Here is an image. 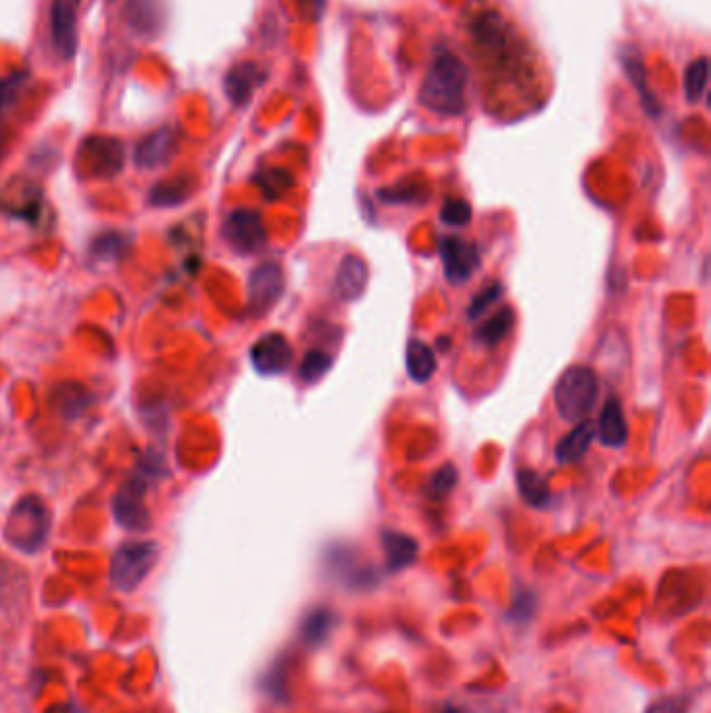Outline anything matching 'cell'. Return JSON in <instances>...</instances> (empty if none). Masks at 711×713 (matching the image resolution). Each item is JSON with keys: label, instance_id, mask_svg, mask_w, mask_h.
<instances>
[{"label": "cell", "instance_id": "1f68e13d", "mask_svg": "<svg viewBox=\"0 0 711 713\" xmlns=\"http://www.w3.org/2000/svg\"><path fill=\"white\" fill-rule=\"evenodd\" d=\"M534 611H536V595L530 588H522L511 599L509 620L516 624H528L534 618Z\"/></svg>", "mask_w": 711, "mask_h": 713}, {"label": "cell", "instance_id": "5b68a950", "mask_svg": "<svg viewBox=\"0 0 711 713\" xmlns=\"http://www.w3.org/2000/svg\"><path fill=\"white\" fill-rule=\"evenodd\" d=\"M124 144L109 136H88L78 151L80 174L94 180L115 178L124 169Z\"/></svg>", "mask_w": 711, "mask_h": 713}, {"label": "cell", "instance_id": "6da1fadb", "mask_svg": "<svg viewBox=\"0 0 711 713\" xmlns=\"http://www.w3.org/2000/svg\"><path fill=\"white\" fill-rule=\"evenodd\" d=\"M470 71L453 53H440L422 82L420 101L426 109L438 115H461L465 111V88Z\"/></svg>", "mask_w": 711, "mask_h": 713}, {"label": "cell", "instance_id": "ab89813d", "mask_svg": "<svg viewBox=\"0 0 711 713\" xmlns=\"http://www.w3.org/2000/svg\"><path fill=\"white\" fill-rule=\"evenodd\" d=\"M111 3H113V0H111Z\"/></svg>", "mask_w": 711, "mask_h": 713}, {"label": "cell", "instance_id": "277c9868", "mask_svg": "<svg viewBox=\"0 0 711 713\" xmlns=\"http://www.w3.org/2000/svg\"><path fill=\"white\" fill-rule=\"evenodd\" d=\"M159 555L161 549L155 540H128V543L119 545L109 568L113 588L121 593H132L155 570Z\"/></svg>", "mask_w": 711, "mask_h": 713}, {"label": "cell", "instance_id": "44dd1931", "mask_svg": "<svg viewBox=\"0 0 711 713\" xmlns=\"http://www.w3.org/2000/svg\"><path fill=\"white\" fill-rule=\"evenodd\" d=\"M194 192V180L190 176H174L157 182L149 192V203L153 207H178L184 205Z\"/></svg>", "mask_w": 711, "mask_h": 713}, {"label": "cell", "instance_id": "30bf717a", "mask_svg": "<svg viewBox=\"0 0 711 713\" xmlns=\"http://www.w3.org/2000/svg\"><path fill=\"white\" fill-rule=\"evenodd\" d=\"M284 292V272L274 261L257 265L249 278V311L263 315L272 309Z\"/></svg>", "mask_w": 711, "mask_h": 713}, {"label": "cell", "instance_id": "9c48e42d", "mask_svg": "<svg viewBox=\"0 0 711 713\" xmlns=\"http://www.w3.org/2000/svg\"><path fill=\"white\" fill-rule=\"evenodd\" d=\"M438 253H440V261H443L445 278L453 286L468 284L476 274V269L480 267L476 244L463 238L457 236L440 238Z\"/></svg>", "mask_w": 711, "mask_h": 713}, {"label": "cell", "instance_id": "8fae6325", "mask_svg": "<svg viewBox=\"0 0 711 713\" xmlns=\"http://www.w3.org/2000/svg\"><path fill=\"white\" fill-rule=\"evenodd\" d=\"M251 365L259 376H280L292 365V347L284 334L261 336L251 347Z\"/></svg>", "mask_w": 711, "mask_h": 713}, {"label": "cell", "instance_id": "cb8c5ba5", "mask_svg": "<svg viewBox=\"0 0 711 713\" xmlns=\"http://www.w3.org/2000/svg\"><path fill=\"white\" fill-rule=\"evenodd\" d=\"M336 624L334 613L328 607H317L307 613V618L303 620L301 626V636L305 645L309 647H320L328 641V636Z\"/></svg>", "mask_w": 711, "mask_h": 713}, {"label": "cell", "instance_id": "ac0fdd59", "mask_svg": "<svg viewBox=\"0 0 711 713\" xmlns=\"http://www.w3.org/2000/svg\"><path fill=\"white\" fill-rule=\"evenodd\" d=\"M94 397L90 395V390L78 382H63L55 386L51 395V409L59 413L65 420H76V417L84 415Z\"/></svg>", "mask_w": 711, "mask_h": 713}, {"label": "cell", "instance_id": "5bb4252c", "mask_svg": "<svg viewBox=\"0 0 711 713\" xmlns=\"http://www.w3.org/2000/svg\"><path fill=\"white\" fill-rule=\"evenodd\" d=\"M178 149L176 132L171 128H159L144 136L134 149V163L140 169H157L174 159Z\"/></svg>", "mask_w": 711, "mask_h": 713}, {"label": "cell", "instance_id": "e0dca14e", "mask_svg": "<svg viewBox=\"0 0 711 713\" xmlns=\"http://www.w3.org/2000/svg\"><path fill=\"white\" fill-rule=\"evenodd\" d=\"M597 428V436L601 440V445L611 447V449H620L624 447V442L628 438V424H626V415H624V407L622 401L618 397H609Z\"/></svg>", "mask_w": 711, "mask_h": 713}, {"label": "cell", "instance_id": "4fadbf2b", "mask_svg": "<svg viewBox=\"0 0 711 713\" xmlns=\"http://www.w3.org/2000/svg\"><path fill=\"white\" fill-rule=\"evenodd\" d=\"M267 71L253 61L234 65L224 78V92L234 107H247L255 92L265 84Z\"/></svg>", "mask_w": 711, "mask_h": 713}, {"label": "cell", "instance_id": "4dcf8cb0", "mask_svg": "<svg viewBox=\"0 0 711 713\" xmlns=\"http://www.w3.org/2000/svg\"><path fill=\"white\" fill-rule=\"evenodd\" d=\"M459 482V474H457V467L447 463L440 467L438 472L432 474V478L428 480L426 484V497L432 499V501H440V499H445L451 490L457 486Z\"/></svg>", "mask_w": 711, "mask_h": 713}, {"label": "cell", "instance_id": "836d02e7", "mask_svg": "<svg viewBox=\"0 0 711 713\" xmlns=\"http://www.w3.org/2000/svg\"><path fill=\"white\" fill-rule=\"evenodd\" d=\"M440 219L447 226H468L472 221V207L463 199H447L440 207Z\"/></svg>", "mask_w": 711, "mask_h": 713}, {"label": "cell", "instance_id": "83f0119b", "mask_svg": "<svg viewBox=\"0 0 711 713\" xmlns=\"http://www.w3.org/2000/svg\"><path fill=\"white\" fill-rule=\"evenodd\" d=\"M707 78H709V61L707 57L695 59L684 73V90H686V101L697 103L703 98L707 90Z\"/></svg>", "mask_w": 711, "mask_h": 713}, {"label": "cell", "instance_id": "3957f363", "mask_svg": "<svg viewBox=\"0 0 711 713\" xmlns=\"http://www.w3.org/2000/svg\"><path fill=\"white\" fill-rule=\"evenodd\" d=\"M599 395L597 374L586 365H576L555 384V407L561 420L570 424L584 422V417L595 409Z\"/></svg>", "mask_w": 711, "mask_h": 713}, {"label": "cell", "instance_id": "d590c367", "mask_svg": "<svg viewBox=\"0 0 711 713\" xmlns=\"http://www.w3.org/2000/svg\"><path fill=\"white\" fill-rule=\"evenodd\" d=\"M26 82H28V73H13L11 78L0 80V115L15 103L21 86Z\"/></svg>", "mask_w": 711, "mask_h": 713}, {"label": "cell", "instance_id": "d6a6232c", "mask_svg": "<svg viewBox=\"0 0 711 713\" xmlns=\"http://www.w3.org/2000/svg\"><path fill=\"white\" fill-rule=\"evenodd\" d=\"M380 199L384 203H422L426 199V188L418 182H407L390 190H382Z\"/></svg>", "mask_w": 711, "mask_h": 713}, {"label": "cell", "instance_id": "4316f807", "mask_svg": "<svg viewBox=\"0 0 711 713\" xmlns=\"http://www.w3.org/2000/svg\"><path fill=\"white\" fill-rule=\"evenodd\" d=\"M513 322H516V315H513L509 307H503L476 330V340L484 344V347H495V344H499L511 332Z\"/></svg>", "mask_w": 711, "mask_h": 713}, {"label": "cell", "instance_id": "7a4b0ae2", "mask_svg": "<svg viewBox=\"0 0 711 713\" xmlns=\"http://www.w3.org/2000/svg\"><path fill=\"white\" fill-rule=\"evenodd\" d=\"M51 534V511L36 495L21 497L7 518L5 538L21 553H38Z\"/></svg>", "mask_w": 711, "mask_h": 713}, {"label": "cell", "instance_id": "7c38bea8", "mask_svg": "<svg viewBox=\"0 0 711 713\" xmlns=\"http://www.w3.org/2000/svg\"><path fill=\"white\" fill-rule=\"evenodd\" d=\"M124 21L134 34L146 40L159 36L167 23L165 0H126Z\"/></svg>", "mask_w": 711, "mask_h": 713}, {"label": "cell", "instance_id": "9a60e30c", "mask_svg": "<svg viewBox=\"0 0 711 713\" xmlns=\"http://www.w3.org/2000/svg\"><path fill=\"white\" fill-rule=\"evenodd\" d=\"M382 549L386 555V570L388 572H401L409 565L415 563L420 553L418 540L409 534L397 530H384L382 532Z\"/></svg>", "mask_w": 711, "mask_h": 713}, {"label": "cell", "instance_id": "603a6c76", "mask_svg": "<svg viewBox=\"0 0 711 713\" xmlns=\"http://www.w3.org/2000/svg\"><path fill=\"white\" fill-rule=\"evenodd\" d=\"M436 372V357L428 344L411 340L407 344V374L413 382L426 384Z\"/></svg>", "mask_w": 711, "mask_h": 713}, {"label": "cell", "instance_id": "f1b7e54d", "mask_svg": "<svg viewBox=\"0 0 711 713\" xmlns=\"http://www.w3.org/2000/svg\"><path fill=\"white\" fill-rule=\"evenodd\" d=\"M257 186L261 188L267 201H276L282 194H286L292 186V176L284 169H263L255 176Z\"/></svg>", "mask_w": 711, "mask_h": 713}, {"label": "cell", "instance_id": "d4e9b609", "mask_svg": "<svg viewBox=\"0 0 711 713\" xmlns=\"http://www.w3.org/2000/svg\"><path fill=\"white\" fill-rule=\"evenodd\" d=\"M132 247V236L126 232L119 230H107L103 234H98L92 244H90V253L96 259L103 261H117L124 257Z\"/></svg>", "mask_w": 711, "mask_h": 713}, {"label": "cell", "instance_id": "f546056e", "mask_svg": "<svg viewBox=\"0 0 711 713\" xmlns=\"http://www.w3.org/2000/svg\"><path fill=\"white\" fill-rule=\"evenodd\" d=\"M332 367V355L322 351V349H313L307 351L301 365H299V378L307 384H315L317 380H322L328 370Z\"/></svg>", "mask_w": 711, "mask_h": 713}, {"label": "cell", "instance_id": "8992f818", "mask_svg": "<svg viewBox=\"0 0 711 713\" xmlns=\"http://www.w3.org/2000/svg\"><path fill=\"white\" fill-rule=\"evenodd\" d=\"M84 0H51L48 36L59 59L71 61L78 53V17Z\"/></svg>", "mask_w": 711, "mask_h": 713}, {"label": "cell", "instance_id": "d6986e66", "mask_svg": "<svg viewBox=\"0 0 711 713\" xmlns=\"http://www.w3.org/2000/svg\"><path fill=\"white\" fill-rule=\"evenodd\" d=\"M19 192H5V201L0 203V211L7 213L9 217H17L28 221V224L36 226L40 221V211H42V194L34 186L19 184Z\"/></svg>", "mask_w": 711, "mask_h": 713}, {"label": "cell", "instance_id": "f35d334b", "mask_svg": "<svg viewBox=\"0 0 711 713\" xmlns=\"http://www.w3.org/2000/svg\"><path fill=\"white\" fill-rule=\"evenodd\" d=\"M443 713H459V711H457V709H453V707H447Z\"/></svg>", "mask_w": 711, "mask_h": 713}, {"label": "cell", "instance_id": "8d00e7d4", "mask_svg": "<svg viewBox=\"0 0 711 713\" xmlns=\"http://www.w3.org/2000/svg\"><path fill=\"white\" fill-rule=\"evenodd\" d=\"M689 709H691L689 697H666L651 703L645 713H689Z\"/></svg>", "mask_w": 711, "mask_h": 713}, {"label": "cell", "instance_id": "ffe728a7", "mask_svg": "<svg viewBox=\"0 0 711 713\" xmlns=\"http://www.w3.org/2000/svg\"><path fill=\"white\" fill-rule=\"evenodd\" d=\"M595 436H597L595 422H586L584 420V422L576 424L570 434H566L557 442L555 459L561 465H570V463L580 461L586 455V451L591 449Z\"/></svg>", "mask_w": 711, "mask_h": 713}, {"label": "cell", "instance_id": "7402d4cb", "mask_svg": "<svg viewBox=\"0 0 711 713\" xmlns=\"http://www.w3.org/2000/svg\"><path fill=\"white\" fill-rule=\"evenodd\" d=\"M622 67H624V71H626L628 80L632 82V86H634L636 90H639L643 109H645L651 117H657V115L661 113V105L655 101V94L649 90L647 71H645V67H643L641 57L636 55L634 51H628V48H624V53H622Z\"/></svg>", "mask_w": 711, "mask_h": 713}, {"label": "cell", "instance_id": "484cf974", "mask_svg": "<svg viewBox=\"0 0 711 713\" xmlns=\"http://www.w3.org/2000/svg\"><path fill=\"white\" fill-rule=\"evenodd\" d=\"M518 488L524 501L536 509H547L551 505V490L545 478L538 476L534 470H520L518 472Z\"/></svg>", "mask_w": 711, "mask_h": 713}, {"label": "cell", "instance_id": "e575fe53", "mask_svg": "<svg viewBox=\"0 0 711 713\" xmlns=\"http://www.w3.org/2000/svg\"><path fill=\"white\" fill-rule=\"evenodd\" d=\"M501 297H503V286L499 282H490L488 286H484L470 303V309H468L470 319H478L480 315H484V311L488 307H493Z\"/></svg>", "mask_w": 711, "mask_h": 713}, {"label": "cell", "instance_id": "52a82bcc", "mask_svg": "<svg viewBox=\"0 0 711 713\" xmlns=\"http://www.w3.org/2000/svg\"><path fill=\"white\" fill-rule=\"evenodd\" d=\"M146 478L134 476L117 488L111 501L115 522L130 532H146L151 528V511L146 509Z\"/></svg>", "mask_w": 711, "mask_h": 713}, {"label": "cell", "instance_id": "ba28073f", "mask_svg": "<svg viewBox=\"0 0 711 713\" xmlns=\"http://www.w3.org/2000/svg\"><path fill=\"white\" fill-rule=\"evenodd\" d=\"M228 247L238 255H255L267 244V232L259 211L234 209L222 228Z\"/></svg>", "mask_w": 711, "mask_h": 713}, {"label": "cell", "instance_id": "74e56055", "mask_svg": "<svg viewBox=\"0 0 711 713\" xmlns=\"http://www.w3.org/2000/svg\"><path fill=\"white\" fill-rule=\"evenodd\" d=\"M305 3H307V11H309V15H313V19H320L322 15H324V11H326V3H328V0H305Z\"/></svg>", "mask_w": 711, "mask_h": 713}, {"label": "cell", "instance_id": "2e32d148", "mask_svg": "<svg viewBox=\"0 0 711 713\" xmlns=\"http://www.w3.org/2000/svg\"><path fill=\"white\" fill-rule=\"evenodd\" d=\"M370 269L367 263L357 255H347L340 261L336 272V290L342 301H357L367 288Z\"/></svg>", "mask_w": 711, "mask_h": 713}]
</instances>
